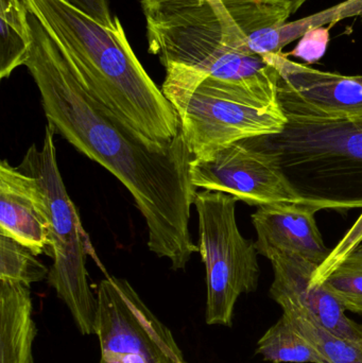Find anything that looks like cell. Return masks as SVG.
Listing matches in <instances>:
<instances>
[{
  "instance_id": "44dd1931",
  "label": "cell",
  "mask_w": 362,
  "mask_h": 363,
  "mask_svg": "<svg viewBox=\"0 0 362 363\" xmlns=\"http://www.w3.org/2000/svg\"><path fill=\"white\" fill-rule=\"evenodd\" d=\"M329 43V28L320 27L306 32L293 51L287 53L288 57L303 60L305 63L314 64L322 59L327 52Z\"/></svg>"
},
{
  "instance_id": "52a82bcc",
  "label": "cell",
  "mask_w": 362,
  "mask_h": 363,
  "mask_svg": "<svg viewBox=\"0 0 362 363\" xmlns=\"http://www.w3.org/2000/svg\"><path fill=\"white\" fill-rule=\"evenodd\" d=\"M179 116L193 159H203L239 140L280 133L287 121L280 104L215 78L200 82Z\"/></svg>"
},
{
  "instance_id": "9a60e30c",
  "label": "cell",
  "mask_w": 362,
  "mask_h": 363,
  "mask_svg": "<svg viewBox=\"0 0 362 363\" xmlns=\"http://www.w3.org/2000/svg\"><path fill=\"white\" fill-rule=\"evenodd\" d=\"M351 17H361L362 21V0H346L304 18L253 32L248 36V46L259 55L281 52L285 46L300 40L310 29L333 26Z\"/></svg>"
},
{
  "instance_id": "9c48e42d",
  "label": "cell",
  "mask_w": 362,
  "mask_h": 363,
  "mask_svg": "<svg viewBox=\"0 0 362 363\" xmlns=\"http://www.w3.org/2000/svg\"><path fill=\"white\" fill-rule=\"evenodd\" d=\"M191 179L197 189L225 192L252 206L293 203L333 209L300 194L276 162L247 140L193 159Z\"/></svg>"
},
{
  "instance_id": "603a6c76",
  "label": "cell",
  "mask_w": 362,
  "mask_h": 363,
  "mask_svg": "<svg viewBox=\"0 0 362 363\" xmlns=\"http://www.w3.org/2000/svg\"><path fill=\"white\" fill-rule=\"evenodd\" d=\"M223 2H259V4H269L286 9L291 14H295L308 0H221Z\"/></svg>"
},
{
  "instance_id": "cb8c5ba5",
  "label": "cell",
  "mask_w": 362,
  "mask_h": 363,
  "mask_svg": "<svg viewBox=\"0 0 362 363\" xmlns=\"http://www.w3.org/2000/svg\"><path fill=\"white\" fill-rule=\"evenodd\" d=\"M359 249H361L362 250V242L361 243V245H359Z\"/></svg>"
},
{
  "instance_id": "ac0fdd59",
  "label": "cell",
  "mask_w": 362,
  "mask_h": 363,
  "mask_svg": "<svg viewBox=\"0 0 362 363\" xmlns=\"http://www.w3.org/2000/svg\"><path fill=\"white\" fill-rule=\"evenodd\" d=\"M282 309L283 315L316 347L327 363H362V345L336 336L295 309Z\"/></svg>"
},
{
  "instance_id": "d6986e66",
  "label": "cell",
  "mask_w": 362,
  "mask_h": 363,
  "mask_svg": "<svg viewBox=\"0 0 362 363\" xmlns=\"http://www.w3.org/2000/svg\"><path fill=\"white\" fill-rule=\"evenodd\" d=\"M29 247L0 233V279L27 286L48 279L49 269Z\"/></svg>"
},
{
  "instance_id": "5bb4252c",
  "label": "cell",
  "mask_w": 362,
  "mask_h": 363,
  "mask_svg": "<svg viewBox=\"0 0 362 363\" xmlns=\"http://www.w3.org/2000/svg\"><path fill=\"white\" fill-rule=\"evenodd\" d=\"M36 332L30 286L0 279L1 363H33Z\"/></svg>"
},
{
  "instance_id": "277c9868",
  "label": "cell",
  "mask_w": 362,
  "mask_h": 363,
  "mask_svg": "<svg viewBox=\"0 0 362 363\" xmlns=\"http://www.w3.org/2000/svg\"><path fill=\"white\" fill-rule=\"evenodd\" d=\"M285 115L280 133L247 140L270 155L306 198L334 211L362 208V114Z\"/></svg>"
},
{
  "instance_id": "3957f363",
  "label": "cell",
  "mask_w": 362,
  "mask_h": 363,
  "mask_svg": "<svg viewBox=\"0 0 362 363\" xmlns=\"http://www.w3.org/2000/svg\"><path fill=\"white\" fill-rule=\"evenodd\" d=\"M87 89L123 121L155 144L181 133L178 112L149 76L120 19L98 23L65 0H23Z\"/></svg>"
},
{
  "instance_id": "7c38bea8",
  "label": "cell",
  "mask_w": 362,
  "mask_h": 363,
  "mask_svg": "<svg viewBox=\"0 0 362 363\" xmlns=\"http://www.w3.org/2000/svg\"><path fill=\"white\" fill-rule=\"evenodd\" d=\"M321 211L312 205L283 204L257 207L252 215L256 230L255 247L266 258L276 252L295 254L319 267L331 254L317 225L316 213Z\"/></svg>"
},
{
  "instance_id": "e0dca14e",
  "label": "cell",
  "mask_w": 362,
  "mask_h": 363,
  "mask_svg": "<svg viewBox=\"0 0 362 363\" xmlns=\"http://www.w3.org/2000/svg\"><path fill=\"white\" fill-rule=\"evenodd\" d=\"M256 353L272 363H327L322 354L284 315L259 339Z\"/></svg>"
},
{
  "instance_id": "30bf717a",
  "label": "cell",
  "mask_w": 362,
  "mask_h": 363,
  "mask_svg": "<svg viewBox=\"0 0 362 363\" xmlns=\"http://www.w3.org/2000/svg\"><path fill=\"white\" fill-rule=\"evenodd\" d=\"M278 70V99L284 114L337 117L362 114V76L315 69L287 53L264 55Z\"/></svg>"
},
{
  "instance_id": "ba28073f",
  "label": "cell",
  "mask_w": 362,
  "mask_h": 363,
  "mask_svg": "<svg viewBox=\"0 0 362 363\" xmlns=\"http://www.w3.org/2000/svg\"><path fill=\"white\" fill-rule=\"evenodd\" d=\"M97 298L99 363H187L171 330L129 281L102 279Z\"/></svg>"
},
{
  "instance_id": "7402d4cb",
  "label": "cell",
  "mask_w": 362,
  "mask_h": 363,
  "mask_svg": "<svg viewBox=\"0 0 362 363\" xmlns=\"http://www.w3.org/2000/svg\"><path fill=\"white\" fill-rule=\"evenodd\" d=\"M108 28H114L118 17L113 16L108 0H65Z\"/></svg>"
},
{
  "instance_id": "7a4b0ae2",
  "label": "cell",
  "mask_w": 362,
  "mask_h": 363,
  "mask_svg": "<svg viewBox=\"0 0 362 363\" xmlns=\"http://www.w3.org/2000/svg\"><path fill=\"white\" fill-rule=\"evenodd\" d=\"M148 51L165 67L162 91L180 112L206 78L246 87L278 104V70L252 52L221 0L140 2Z\"/></svg>"
},
{
  "instance_id": "8992f818",
  "label": "cell",
  "mask_w": 362,
  "mask_h": 363,
  "mask_svg": "<svg viewBox=\"0 0 362 363\" xmlns=\"http://www.w3.org/2000/svg\"><path fill=\"white\" fill-rule=\"evenodd\" d=\"M236 203L234 196L212 190L198 191L193 202L199 218V252L206 269L208 325L231 328L238 298L259 286V252L238 228Z\"/></svg>"
},
{
  "instance_id": "ffe728a7",
  "label": "cell",
  "mask_w": 362,
  "mask_h": 363,
  "mask_svg": "<svg viewBox=\"0 0 362 363\" xmlns=\"http://www.w3.org/2000/svg\"><path fill=\"white\" fill-rule=\"evenodd\" d=\"M322 285L344 311L362 315V250L357 247L324 279Z\"/></svg>"
},
{
  "instance_id": "4fadbf2b",
  "label": "cell",
  "mask_w": 362,
  "mask_h": 363,
  "mask_svg": "<svg viewBox=\"0 0 362 363\" xmlns=\"http://www.w3.org/2000/svg\"><path fill=\"white\" fill-rule=\"evenodd\" d=\"M48 213L42 189L32 174L0 164V233L12 237L36 255H52Z\"/></svg>"
},
{
  "instance_id": "5b68a950",
  "label": "cell",
  "mask_w": 362,
  "mask_h": 363,
  "mask_svg": "<svg viewBox=\"0 0 362 363\" xmlns=\"http://www.w3.org/2000/svg\"><path fill=\"white\" fill-rule=\"evenodd\" d=\"M53 135L46 125L42 149L32 145L18 168L36 179L46 203L53 258L48 284L69 309L79 332L89 336L97 333L99 304L89 283L85 233L60 172Z\"/></svg>"
},
{
  "instance_id": "2e32d148",
  "label": "cell",
  "mask_w": 362,
  "mask_h": 363,
  "mask_svg": "<svg viewBox=\"0 0 362 363\" xmlns=\"http://www.w3.org/2000/svg\"><path fill=\"white\" fill-rule=\"evenodd\" d=\"M32 46L29 11L23 0H0V78L25 66Z\"/></svg>"
},
{
  "instance_id": "8fae6325",
  "label": "cell",
  "mask_w": 362,
  "mask_h": 363,
  "mask_svg": "<svg viewBox=\"0 0 362 363\" xmlns=\"http://www.w3.org/2000/svg\"><path fill=\"white\" fill-rule=\"evenodd\" d=\"M267 258L274 273L270 296L282 308L295 309L336 336L362 345V325L346 317L344 307L324 285L312 283L317 264L285 252Z\"/></svg>"
},
{
  "instance_id": "6da1fadb",
  "label": "cell",
  "mask_w": 362,
  "mask_h": 363,
  "mask_svg": "<svg viewBox=\"0 0 362 363\" xmlns=\"http://www.w3.org/2000/svg\"><path fill=\"white\" fill-rule=\"evenodd\" d=\"M29 21L32 46L25 66L40 91L47 125L123 184L146 221L150 251L174 270H184L199 247L189 230L198 189L182 130L164 145L138 133L87 89L30 12Z\"/></svg>"
}]
</instances>
